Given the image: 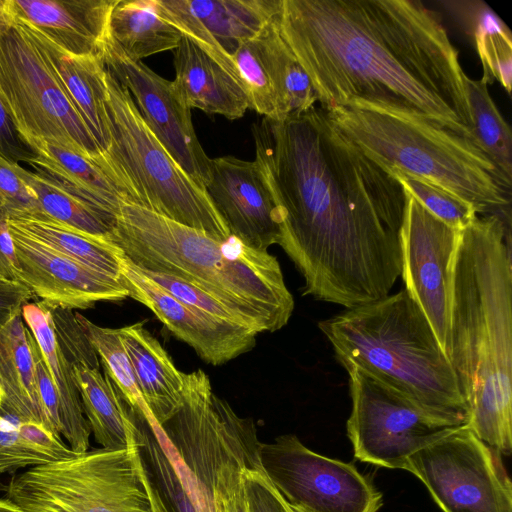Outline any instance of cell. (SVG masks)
<instances>
[{
  "mask_svg": "<svg viewBox=\"0 0 512 512\" xmlns=\"http://www.w3.org/2000/svg\"><path fill=\"white\" fill-rule=\"evenodd\" d=\"M252 134L278 211L277 245L302 275V294L346 309L387 296L402 271L407 195L399 179L322 107L264 117Z\"/></svg>",
  "mask_w": 512,
  "mask_h": 512,
  "instance_id": "cell-1",
  "label": "cell"
},
{
  "mask_svg": "<svg viewBox=\"0 0 512 512\" xmlns=\"http://www.w3.org/2000/svg\"><path fill=\"white\" fill-rule=\"evenodd\" d=\"M279 28L320 107L374 106L475 141L458 50L421 1L282 0Z\"/></svg>",
  "mask_w": 512,
  "mask_h": 512,
  "instance_id": "cell-2",
  "label": "cell"
},
{
  "mask_svg": "<svg viewBox=\"0 0 512 512\" xmlns=\"http://www.w3.org/2000/svg\"><path fill=\"white\" fill-rule=\"evenodd\" d=\"M498 215L461 231L450 285L448 358L469 412L468 427L500 454L512 452V267Z\"/></svg>",
  "mask_w": 512,
  "mask_h": 512,
  "instance_id": "cell-3",
  "label": "cell"
},
{
  "mask_svg": "<svg viewBox=\"0 0 512 512\" xmlns=\"http://www.w3.org/2000/svg\"><path fill=\"white\" fill-rule=\"evenodd\" d=\"M133 417L154 512H249L244 472L259 462L262 442L254 420L218 397L204 371L185 374L182 406L163 424Z\"/></svg>",
  "mask_w": 512,
  "mask_h": 512,
  "instance_id": "cell-4",
  "label": "cell"
},
{
  "mask_svg": "<svg viewBox=\"0 0 512 512\" xmlns=\"http://www.w3.org/2000/svg\"><path fill=\"white\" fill-rule=\"evenodd\" d=\"M107 240L136 267L181 278L241 314L254 331L283 328L294 310L277 258L123 202Z\"/></svg>",
  "mask_w": 512,
  "mask_h": 512,
  "instance_id": "cell-5",
  "label": "cell"
},
{
  "mask_svg": "<svg viewBox=\"0 0 512 512\" xmlns=\"http://www.w3.org/2000/svg\"><path fill=\"white\" fill-rule=\"evenodd\" d=\"M318 327L345 369L378 379L439 419L468 425V408L450 360L405 288L345 309Z\"/></svg>",
  "mask_w": 512,
  "mask_h": 512,
  "instance_id": "cell-6",
  "label": "cell"
},
{
  "mask_svg": "<svg viewBox=\"0 0 512 512\" xmlns=\"http://www.w3.org/2000/svg\"><path fill=\"white\" fill-rule=\"evenodd\" d=\"M325 111L346 138L388 169L441 186L477 213L509 206L511 188L474 140L416 116L359 103Z\"/></svg>",
  "mask_w": 512,
  "mask_h": 512,
  "instance_id": "cell-7",
  "label": "cell"
},
{
  "mask_svg": "<svg viewBox=\"0 0 512 512\" xmlns=\"http://www.w3.org/2000/svg\"><path fill=\"white\" fill-rule=\"evenodd\" d=\"M111 140L109 176L128 202L213 237L231 236L204 188L171 157L144 122L129 91L105 68Z\"/></svg>",
  "mask_w": 512,
  "mask_h": 512,
  "instance_id": "cell-8",
  "label": "cell"
},
{
  "mask_svg": "<svg viewBox=\"0 0 512 512\" xmlns=\"http://www.w3.org/2000/svg\"><path fill=\"white\" fill-rule=\"evenodd\" d=\"M5 497L25 512H154L136 440L29 468Z\"/></svg>",
  "mask_w": 512,
  "mask_h": 512,
  "instance_id": "cell-9",
  "label": "cell"
},
{
  "mask_svg": "<svg viewBox=\"0 0 512 512\" xmlns=\"http://www.w3.org/2000/svg\"><path fill=\"white\" fill-rule=\"evenodd\" d=\"M0 100L27 141H48L106 171L105 155L88 126L17 21L0 38Z\"/></svg>",
  "mask_w": 512,
  "mask_h": 512,
  "instance_id": "cell-10",
  "label": "cell"
},
{
  "mask_svg": "<svg viewBox=\"0 0 512 512\" xmlns=\"http://www.w3.org/2000/svg\"><path fill=\"white\" fill-rule=\"evenodd\" d=\"M346 371L352 399L347 435L355 458L362 462L406 470L408 459L415 452L464 426L431 415L357 368Z\"/></svg>",
  "mask_w": 512,
  "mask_h": 512,
  "instance_id": "cell-11",
  "label": "cell"
},
{
  "mask_svg": "<svg viewBox=\"0 0 512 512\" xmlns=\"http://www.w3.org/2000/svg\"><path fill=\"white\" fill-rule=\"evenodd\" d=\"M406 470L443 512H512V484L500 453L468 425L415 452Z\"/></svg>",
  "mask_w": 512,
  "mask_h": 512,
  "instance_id": "cell-12",
  "label": "cell"
},
{
  "mask_svg": "<svg viewBox=\"0 0 512 512\" xmlns=\"http://www.w3.org/2000/svg\"><path fill=\"white\" fill-rule=\"evenodd\" d=\"M259 462L281 498L306 512H378L383 505L354 465L310 450L293 434L262 442Z\"/></svg>",
  "mask_w": 512,
  "mask_h": 512,
  "instance_id": "cell-13",
  "label": "cell"
},
{
  "mask_svg": "<svg viewBox=\"0 0 512 512\" xmlns=\"http://www.w3.org/2000/svg\"><path fill=\"white\" fill-rule=\"evenodd\" d=\"M406 195L399 232L404 288L425 314L448 356L451 269L462 230L434 216L407 190Z\"/></svg>",
  "mask_w": 512,
  "mask_h": 512,
  "instance_id": "cell-14",
  "label": "cell"
},
{
  "mask_svg": "<svg viewBox=\"0 0 512 512\" xmlns=\"http://www.w3.org/2000/svg\"><path fill=\"white\" fill-rule=\"evenodd\" d=\"M102 60L106 70L136 101L144 122L171 157L202 188L209 181L210 160L191 119V109L175 89L142 61L126 57L108 37Z\"/></svg>",
  "mask_w": 512,
  "mask_h": 512,
  "instance_id": "cell-15",
  "label": "cell"
},
{
  "mask_svg": "<svg viewBox=\"0 0 512 512\" xmlns=\"http://www.w3.org/2000/svg\"><path fill=\"white\" fill-rule=\"evenodd\" d=\"M156 1L162 16L238 83L231 55L278 17L282 5V0Z\"/></svg>",
  "mask_w": 512,
  "mask_h": 512,
  "instance_id": "cell-16",
  "label": "cell"
},
{
  "mask_svg": "<svg viewBox=\"0 0 512 512\" xmlns=\"http://www.w3.org/2000/svg\"><path fill=\"white\" fill-rule=\"evenodd\" d=\"M120 281L128 297L142 303L205 362L222 365L252 350L257 333L190 307L142 274L122 253Z\"/></svg>",
  "mask_w": 512,
  "mask_h": 512,
  "instance_id": "cell-17",
  "label": "cell"
},
{
  "mask_svg": "<svg viewBox=\"0 0 512 512\" xmlns=\"http://www.w3.org/2000/svg\"><path fill=\"white\" fill-rule=\"evenodd\" d=\"M18 282L49 307L88 309L128 297L121 281L93 271L8 225Z\"/></svg>",
  "mask_w": 512,
  "mask_h": 512,
  "instance_id": "cell-18",
  "label": "cell"
},
{
  "mask_svg": "<svg viewBox=\"0 0 512 512\" xmlns=\"http://www.w3.org/2000/svg\"><path fill=\"white\" fill-rule=\"evenodd\" d=\"M205 191L231 235L261 251L278 244V211L256 160L211 159Z\"/></svg>",
  "mask_w": 512,
  "mask_h": 512,
  "instance_id": "cell-19",
  "label": "cell"
},
{
  "mask_svg": "<svg viewBox=\"0 0 512 512\" xmlns=\"http://www.w3.org/2000/svg\"><path fill=\"white\" fill-rule=\"evenodd\" d=\"M17 22L65 53L102 58L118 0H9Z\"/></svg>",
  "mask_w": 512,
  "mask_h": 512,
  "instance_id": "cell-20",
  "label": "cell"
},
{
  "mask_svg": "<svg viewBox=\"0 0 512 512\" xmlns=\"http://www.w3.org/2000/svg\"><path fill=\"white\" fill-rule=\"evenodd\" d=\"M37 347L21 309L0 324V416L39 425L54 434L37 384Z\"/></svg>",
  "mask_w": 512,
  "mask_h": 512,
  "instance_id": "cell-21",
  "label": "cell"
},
{
  "mask_svg": "<svg viewBox=\"0 0 512 512\" xmlns=\"http://www.w3.org/2000/svg\"><path fill=\"white\" fill-rule=\"evenodd\" d=\"M173 84L184 103L229 120L244 116L248 97L240 84L194 42L183 35L174 49Z\"/></svg>",
  "mask_w": 512,
  "mask_h": 512,
  "instance_id": "cell-22",
  "label": "cell"
},
{
  "mask_svg": "<svg viewBox=\"0 0 512 512\" xmlns=\"http://www.w3.org/2000/svg\"><path fill=\"white\" fill-rule=\"evenodd\" d=\"M133 373L153 419L158 425L182 406L185 374L176 368L170 355L138 322L117 329Z\"/></svg>",
  "mask_w": 512,
  "mask_h": 512,
  "instance_id": "cell-23",
  "label": "cell"
},
{
  "mask_svg": "<svg viewBox=\"0 0 512 512\" xmlns=\"http://www.w3.org/2000/svg\"><path fill=\"white\" fill-rule=\"evenodd\" d=\"M19 24L42 52L60 85L105 153L110 145L111 134L106 109L105 66L102 58L71 56L39 32Z\"/></svg>",
  "mask_w": 512,
  "mask_h": 512,
  "instance_id": "cell-24",
  "label": "cell"
},
{
  "mask_svg": "<svg viewBox=\"0 0 512 512\" xmlns=\"http://www.w3.org/2000/svg\"><path fill=\"white\" fill-rule=\"evenodd\" d=\"M21 312L39 346L59 396L62 438L73 452H86L90 447L91 429L83 411L72 364L59 345L51 309L43 302H26Z\"/></svg>",
  "mask_w": 512,
  "mask_h": 512,
  "instance_id": "cell-25",
  "label": "cell"
},
{
  "mask_svg": "<svg viewBox=\"0 0 512 512\" xmlns=\"http://www.w3.org/2000/svg\"><path fill=\"white\" fill-rule=\"evenodd\" d=\"M83 411L96 442L106 449H125L136 440L133 413L107 373L73 363Z\"/></svg>",
  "mask_w": 512,
  "mask_h": 512,
  "instance_id": "cell-26",
  "label": "cell"
},
{
  "mask_svg": "<svg viewBox=\"0 0 512 512\" xmlns=\"http://www.w3.org/2000/svg\"><path fill=\"white\" fill-rule=\"evenodd\" d=\"M34 168L30 171L19 165V172L32 188L43 214L82 233L107 239L115 227L116 215L64 179Z\"/></svg>",
  "mask_w": 512,
  "mask_h": 512,
  "instance_id": "cell-27",
  "label": "cell"
},
{
  "mask_svg": "<svg viewBox=\"0 0 512 512\" xmlns=\"http://www.w3.org/2000/svg\"><path fill=\"white\" fill-rule=\"evenodd\" d=\"M8 225L69 259L120 281L122 251L107 239L77 231L41 211L8 216Z\"/></svg>",
  "mask_w": 512,
  "mask_h": 512,
  "instance_id": "cell-28",
  "label": "cell"
},
{
  "mask_svg": "<svg viewBox=\"0 0 512 512\" xmlns=\"http://www.w3.org/2000/svg\"><path fill=\"white\" fill-rule=\"evenodd\" d=\"M183 34L160 13L156 0H118L109 21V38L133 61L174 50Z\"/></svg>",
  "mask_w": 512,
  "mask_h": 512,
  "instance_id": "cell-29",
  "label": "cell"
},
{
  "mask_svg": "<svg viewBox=\"0 0 512 512\" xmlns=\"http://www.w3.org/2000/svg\"><path fill=\"white\" fill-rule=\"evenodd\" d=\"M279 16L261 30L257 39L276 97L277 121H283L314 107L317 96L308 75L280 32Z\"/></svg>",
  "mask_w": 512,
  "mask_h": 512,
  "instance_id": "cell-30",
  "label": "cell"
},
{
  "mask_svg": "<svg viewBox=\"0 0 512 512\" xmlns=\"http://www.w3.org/2000/svg\"><path fill=\"white\" fill-rule=\"evenodd\" d=\"M28 142L38 154L31 166L64 179L114 215L128 202L119 185L96 162L45 140Z\"/></svg>",
  "mask_w": 512,
  "mask_h": 512,
  "instance_id": "cell-31",
  "label": "cell"
},
{
  "mask_svg": "<svg viewBox=\"0 0 512 512\" xmlns=\"http://www.w3.org/2000/svg\"><path fill=\"white\" fill-rule=\"evenodd\" d=\"M75 454L61 437L39 425L6 418L0 422V475L65 460Z\"/></svg>",
  "mask_w": 512,
  "mask_h": 512,
  "instance_id": "cell-32",
  "label": "cell"
},
{
  "mask_svg": "<svg viewBox=\"0 0 512 512\" xmlns=\"http://www.w3.org/2000/svg\"><path fill=\"white\" fill-rule=\"evenodd\" d=\"M465 23L469 24L483 66L486 83L497 80L511 92L512 41L505 23L483 2H460Z\"/></svg>",
  "mask_w": 512,
  "mask_h": 512,
  "instance_id": "cell-33",
  "label": "cell"
},
{
  "mask_svg": "<svg viewBox=\"0 0 512 512\" xmlns=\"http://www.w3.org/2000/svg\"><path fill=\"white\" fill-rule=\"evenodd\" d=\"M465 83L474 139L511 188L512 134L510 127L493 101L488 83L468 76Z\"/></svg>",
  "mask_w": 512,
  "mask_h": 512,
  "instance_id": "cell-34",
  "label": "cell"
},
{
  "mask_svg": "<svg viewBox=\"0 0 512 512\" xmlns=\"http://www.w3.org/2000/svg\"><path fill=\"white\" fill-rule=\"evenodd\" d=\"M75 318L100 357L105 373L113 381L129 408L134 413L152 416L141 396L117 329L98 326L79 313H75Z\"/></svg>",
  "mask_w": 512,
  "mask_h": 512,
  "instance_id": "cell-35",
  "label": "cell"
},
{
  "mask_svg": "<svg viewBox=\"0 0 512 512\" xmlns=\"http://www.w3.org/2000/svg\"><path fill=\"white\" fill-rule=\"evenodd\" d=\"M257 36L241 42L231 58L238 81L248 97L249 109L277 121L276 97L261 58Z\"/></svg>",
  "mask_w": 512,
  "mask_h": 512,
  "instance_id": "cell-36",
  "label": "cell"
},
{
  "mask_svg": "<svg viewBox=\"0 0 512 512\" xmlns=\"http://www.w3.org/2000/svg\"><path fill=\"white\" fill-rule=\"evenodd\" d=\"M391 171L423 207L452 228L463 230L477 217L471 203L445 188L399 170Z\"/></svg>",
  "mask_w": 512,
  "mask_h": 512,
  "instance_id": "cell-37",
  "label": "cell"
},
{
  "mask_svg": "<svg viewBox=\"0 0 512 512\" xmlns=\"http://www.w3.org/2000/svg\"><path fill=\"white\" fill-rule=\"evenodd\" d=\"M136 268L182 303L213 317L250 328L254 331L246 318L201 287L165 273Z\"/></svg>",
  "mask_w": 512,
  "mask_h": 512,
  "instance_id": "cell-38",
  "label": "cell"
},
{
  "mask_svg": "<svg viewBox=\"0 0 512 512\" xmlns=\"http://www.w3.org/2000/svg\"><path fill=\"white\" fill-rule=\"evenodd\" d=\"M0 206L7 210L8 216L40 211L32 188L19 172V165L0 161Z\"/></svg>",
  "mask_w": 512,
  "mask_h": 512,
  "instance_id": "cell-39",
  "label": "cell"
},
{
  "mask_svg": "<svg viewBox=\"0 0 512 512\" xmlns=\"http://www.w3.org/2000/svg\"><path fill=\"white\" fill-rule=\"evenodd\" d=\"M244 487L249 512H289L282 498L260 468V462L244 472Z\"/></svg>",
  "mask_w": 512,
  "mask_h": 512,
  "instance_id": "cell-40",
  "label": "cell"
},
{
  "mask_svg": "<svg viewBox=\"0 0 512 512\" xmlns=\"http://www.w3.org/2000/svg\"><path fill=\"white\" fill-rule=\"evenodd\" d=\"M38 154L17 128L0 100V161L19 165H29L37 159Z\"/></svg>",
  "mask_w": 512,
  "mask_h": 512,
  "instance_id": "cell-41",
  "label": "cell"
},
{
  "mask_svg": "<svg viewBox=\"0 0 512 512\" xmlns=\"http://www.w3.org/2000/svg\"><path fill=\"white\" fill-rule=\"evenodd\" d=\"M36 374L42 403L50 420L53 433L62 438V414L59 396L52 382L39 346L35 352Z\"/></svg>",
  "mask_w": 512,
  "mask_h": 512,
  "instance_id": "cell-42",
  "label": "cell"
},
{
  "mask_svg": "<svg viewBox=\"0 0 512 512\" xmlns=\"http://www.w3.org/2000/svg\"><path fill=\"white\" fill-rule=\"evenodd\" d=\"M0 275L18 282L13 241L8 227V212L0 206ZM19 283V282H18Z\"/></svg>",
  "mask_w": 512,
  "mask_h": 512,
  "instance_id": "cell-43",
  "label": "cell"
},
{
  "mask_svg": "<svg viewBox=\"0 0 512 512\" xmlns=\"http://www.w3.org/2000/svg\"><path fill=\"white\" fill-rule=\"evenodd\" d=\"M34 295L21 283L0 287V324L9 320Z\"/></svg>",
  "mask_w": 512,
  "mask_h": 512,
  "instance_id": "cell-44",
  "label": "cell"
},
{
  "mask_svg": "<svg viewBox=\"0 0 512 512\" xmlns=\"http://www.w3.org/2000/svg\"><path fill=\"white\" fill-rule=\"evenodd\" d=\"M16 23L9 0H0V38Z\"/></svg>",
  "mask_w": 512,
  "mask_h": 512,
  "instance_id": "cell-45",
  "label": "cell"
},
{
  "mask_svg": "<svg viewBox=\"0 0 512 512\" xmlns=\"http://www.w3.org/2000/svg\"><path fill=\"white\" fill-rule=\"evenodd\" d=\"M0 512H25L7 497L0 498Z\"/></svg>",
  "mask_w": 512,
  "mask_h": 512,
  "instance_id": "cell-46",
  "label": "cell"
},
{
  "mask_svg": "<svg viewBox=\"0 0 512 512\" xmlns=\"http://www.w3.org/2000/svg\"><path fill=\"white\" fill-rule=\"evenodd\" d=\"M281 497V496H280ZM283 500V499H282ZM284 504L286 505L287 509L289 512H306L300 508H297V507H294V506H291L289 504H287L284 500H283Z\"/></svg>",
  "mask_w": 512,
  "mask_h": 512,
  "instance_id": "cell-47",
  "label": "cell"
},
{
  "mask_svg": "<svg viewBox=\"0 0 512 512\" xmlns=\"http://www.w3.org/2000/svg\"><path fill=\"white\" fill-rule=\"evenodd\" d=\"M13 283H16V282H13V281H10V280H7L6 278H4L2 275H0V287L2 286H7V285H11Z\"/></svg>",
  "mask_w": 512,
  "mask_h": 512,
  "instance_id": "cell-48",
  "label": "cell"
},
{
  "mask_svg": "<svg viewBox=\"0 0 512 512\" xmlns=\"http://www.w3.org/2000/svg\"><path fill=\"white\" fill-rule=\"evenodd\" d=\"M1 405H2V392L0 390V408H1Z\"/></svg>",
  "mask_w": 512,
  "mask_h": 512,
  "instance_id": "cell-49",
  "label": "cell"
}]
</instances>
